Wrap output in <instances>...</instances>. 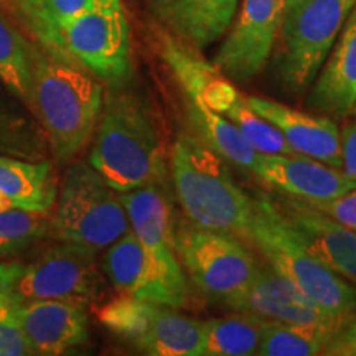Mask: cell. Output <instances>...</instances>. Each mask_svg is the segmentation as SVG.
I'll return each mask as SVG.
<instances>
[{
	"label": "cell",
	"instance_id": "cell-32",
	"mask_svg": "<svg viewBox=\"0 0 356 356\" xmlns=\"http://www.w3.org/2000/svg\"><path fill=\"white\" fill-rule=\"evenodd\" d=\"M341 170L356 180V122H348L340 131Z\"/></svg>",
	"mask_w": 356,
	"mask_h": 356
},
{
	"label": "cell",
	"instance_id": "cell-33",
	"mask_svg": "<svg viewBox=\"0 0 356 356\" xmlns=\"http://www.w3.org/2000/svg\"><path fill=\"white\" fill-rule=\"evenodd\" d=\"M0 2L6 3L10 10L15 12L25 22V25H29L35 10V0H0Z\"/></svg>",
	"mask_w": 356,
	"mask_h": 356
},
{
	"label": "cell",
	"instance_id": "cell-19",
	"mask_svg": "<svg viewBox=\"0 0 356 356\" xmlns=\"http://www.w3.org/2000/svg\"><path fill=\"white\" fill-rule=\"evenodd\" d=\"M239 0H150V8L163 30L203 50L220 40Z\"/></svg>",
	"mask_w": 356,
	"mask_h": 356
},
{
	"label": "cell",
	"instance_id": "cell-10",
	"mask_svg": "<svg viewBox=\"0 0 356 356\" xmlns=\"http://www.w3.org/2000/svg\"><path fill=\"white\" fill-rule=\"evenodd\" d=\"M61 51L102 81L118 86L132 74L129 24L121 7H96L60 29Z\"/></svg>",
	"mask_w": 356,
	"mask_h": 356
},
{
	"label": "cell",
	"instance_id": "cell-23",
	"mask_svg": "<svg viewBox=\"0 0 356 356\" xmlns=\"http://www.w3.org/2000/svg\"><path fill=\"white\" fill-rule=\"evenodd\" d=\"M264 318L241 314L210 318L203 322L200 356H252L257 355Z\"/></svg>",
	"mask_w": 356,
	"mask_h": 356
},
{
	"label": "cell",
	"instance_id": "cell-28",
	"mask_svg": "<svg viewBox=\"0 0 356 356\" xmlns=\"http://www.w3.org/2000/svg\"><path fill=\"white\" fill-rule=\"evenodd\" d=\"M50 233L53 225L48 213L0 211V257L20 254Z\"/></svg>",
	"mask_w": 356,
	"mask_h": 356
},
{
	"label": "cell",
	"instance_id": "cell-9",
	"mask_svg": "<svg viewBox=\"0 0 356 356\" xmlns=\"http://www.w3.org/2000/svg\"><path fill=\"white\" fill-rule=\"evenodd\" d=\"M97 318L114 335L152 356H200L202 320L185 317L172 307L119 296L97 309Z\"/></svg>",
	"mask_w": 356,
	"mask_h": 356
},
{
	"label": "cell",
	"instance_id": "cell-8",
	"mask_svg": "<svg viewBox=\"0 0 356 356\" xmlns=\"http://www.w3.org/2000/svg\"><path fill=\"white\" fill-rule=\"evenodd\" d=\"M175 251L191 282L208 299L225 305L241 293L259 270L241 239L190 221L175 226Z\"/></svg>",
	"mask_w": 356,
	"mask_h": 356
},
{
	"label": "cell",
	"instance_id": "cell-4",
	"mask_svg": "<svg viewBox=\"0 0 356 356\" xmlns=\"http://www.w3.org/2000/svg\"><path fill=\"white\" fill-rule=\"evenodd\" d=\"M252 203L249 243L267 264L338 322L345 325L356 318V287L312 254L274 200L261 195Z\"/></svg>",
	"mask_w": 356,
	"mask_h": 356
},
{
	"label": "cell",
	"instance_id": "cell-11",
	"mask_svg": "<svg viewBox=\"0 0 356 356\" xmlns=\"http://www.w3.org/2000/svg\"><path fill=\"white\" fill-rule=\"evenodd\" d=\"M104 273L115 291L140 300L184 309L188 304V279L180 262L168 264L155 257L129 231L106 251Z\"/></svg>",
	"mask_w": 356,
	"mask_h": 356
},
{
	"label": "cell",
	"instance_id": "cell-3",
	"mask_svg": "<svg viewBox=\"0 0 356 356\" xmlns=\"http://www.w3.org/2000/svg\"><path fill=\"white\" fill-rule=\"evenodd\" d=\"M168 167L190 222L249 243L254 203L231 178L225 159L198 137L181 134L172 145Z\"/></svg>",
	"mask_w": 356,
	"mask_h": 356
},
{
	"label": "cell",
	"instance_id": "cell-2",
	"mask_svg": "<svg viewBox=\"0 0 356 356\" xmlns=\"http://www.w3.org/2000/svg\"><path fill=\"white\" fill-rule=\"evenodd\" d=\"M89 163L118 193L165 180L162 134L144 101L114 91L104 97Z\"/></svg>",
	"mask_w": 356,
	"mask_h": 356
},
{
	"label": "cell",
	"instance_id": "cell-25",
	"mask_svg": "<svg viewBox=\"0 0 356 356\" xmlns=\"http://www.w3.org/2000/svg\"><path fill=\"white\" fill-rule=\"evenodd\" d=\"M338 330L320 325L287 323L264 320L257 355L261 356H315Z\"/></svg>",
	"mask_w": 356,
	"mask_h": 356
},
{
	"label": "cell",
	"instance_id": "cell-12",
	"mask_svg": "<svg viewBox=\"0 0 356 356\" xmlns=\"http://www.w3.org/2000/svg\"><path fill=\"white\" fill-rule=\"evenodd\" d=\"M286 0H243L241 12L218 50L215 65L238 83L261 73L273 53Z\"/></svg>",
	"mask_w": 356,
	"mask_h": 356
},
{
	"label": "cell",
	"instance_id": "cell-16",
	"mask_svg": "<svg viewBox=\"0 0 356 356\" xmlns=\"http://www.w3.org/2000/svg\"><path fill=\"white\" fill-rule=\"evenodd\" d=\"M304 246L328 269L356 284V231L315 210L302 200L275 202Z\"/></svg>",
	"mask_w": 356,
	"mask_h": 356
},
{
	"label": "cell",
	"instance_id": "cell-34",
	"mask_svg": "<svg viewBox=\"0 0 356 356\" xmlns=\"http://www.w3.org/2000/svg\"><path fill=\"white\" fill-rule=\"evenodd\" d=\"M353 113L356 114V102H355V106H353Z\"/></svg>",
	"mask_w": 356,
	"mask_h": 356
},
{
	"label": "cell",
	"instance_id": "cell-27",
	"mask_svg": "<svg viewBox=\"0 0 356 356\" xmlns=\"http://www.w3.org/2000/svg\"><path fill=\"white\" fill-rule=\"evenodd\" d=\"M121 6V0H35L33 15L26 26L43 48L63 53L60 48V29L66 22L91 8Z\"/></svg>",
	"mask_w": 356,
	"mask_h": 356
},
{
	"label": "cell",
	"instance_id": "cell-5",
	"mask_svg": "<svg viewBox=\"0 0 356 356\" xmlns=\"http://www.w3.org/2000/svg\"><path fill=\"white\" fill-rule=\"evenodd\" d=\"M51 225L61 241L92 252L108 249L131 231L119 193L88 162H74L66 170Z\"/></svg>",
	"mask_w": 356,
	"mask_h": 356
},
{
	"label": "cell",
	"instance_id": "cell-30",
	"mask_svg": "<svg viewBox=\"0 0 356 356\" xmlns=\"http://www.w3.org/2000/svg\"><path fill=\"white\" fill-rule=\"evenodd\" d=\"M315 210L325 213L327 216L348 226V228L356 231V190L348 191L341 197L328 200V202L320 203H309Z\"/></svg>",
	"mask_w": 356,
	"mask_h": 356
},
{
	"label": "cell",
	"instance_id": "cell-31",
	"mask_svg": "<svg viewBox=\"0 0 356 356\" xmlns=\"http://www.w3.org/2000/svg\"><path fill=\"white\" fill-rule=\"evenodd\" d=\"M325 356H356V318L338 330L322 351Z\"/></svg>",
	"mask_w": 356,
	"mask_h": 356
},
{
	"label": "cell",
	"instance_id": "cell-22",
	"mask_svg": "<svg viewBox=\"0 0 356 356\" xmlns=\"http://www.w3.org/2000/svg\"><path fill=\"white\" fill-rule=\"evenodd\" d=\"M186 99V113L191 127L211 150L236 167L251 172L257 159V150L244 139L243 134L221 114L215 113L198 99Z\"/></svg>",
	"mask_w": 356,
	"mask_h": 356
},
{
	"label": "cell",
	"instance_id": "cell-15",
	"mask_svg": "<svg viewBox=\"0 0 356 356\" xmlns=\"http://www.w3.org/2000/svg\"><path fill=\"white\" fill-rule=\"evenodd\" d=\"M226 307L264 320L320 325L330 327L333 330H340L343 327V323L325 314L299 287L275 273L270 266H259L251 284L241 293L233 297Z\"/></svg>",
	"mask_w": 356,
	"mask_h": 356
},
{
	"label": "cell",
	"instance_id": "cell-13",
	"mask_svg": "<svg viewBox=\"0 0 356 356\" xmlns=\"http://www.w3.org/2000/svg\"><path fill=\"white\" fill-rule=\"evenodd\" d=\"M252 175L270 188L305 203H320L356 190V180L320 160L299 154H257Z\"/></svg>",
	"mask_w": 356,
	"mask_h": 356
},
{
	"label": "cell",
	"instance_id": "cell-20",
	"mask_svg": "<svg viewBox=\"0 0 356 356\" xmlns=\"http://www.w3.org/2000/svg\"><path fill=\"white\" fill-rule=\"evenodd\" d=\"M322 65L320 76L310 95V106L322 113L350 114L356 102V6Z\"/></svg>",
	"mask_w": 356,
	"mask_h": 356
},
{
	"label": "cell",
	"instance_id": "cell-6",
	"mask_svg": "<svg viewBox=\"0 0 356 356\" xmlns=\"http://www.w3.org/2000/svg\"><path fill=\"white\" fill-rule=\"evenodd\" d=\"M356 0H286L275 70L284 86L309 88L332 51Z\"/></svg>",
	"mask_w": 356,
	"mask_h": 356
},
{
	"label": "cell",
	"instance_id": "cell-24",
	"mask_svg": "<svg viewBox=\"0 0 356 356\" xmlns=\"http://www.w3.org/2000/svg\"><path fill=\"white\" fill-rule=\"evenodd\" d=\"M47 149V139L35 115L13 101V95L0 92V155L44 160Z\"/></svg>",
	"mask_w": 356,
	"mask_h": 356
},
{
	"label": "cell",
	"instance_id": "cell-18",
	"mask_svg": "<svg viewBox=\"0 0 356 356\" xmlns=\"http://www.w3.org/2000/svg\"><path fill=\"white\" fill-rule=\"evenodd\" d=\"M126 208L129 226L137 239L157 259L177 264L175 215L163 181L119 193Z\"/></svg>",
	"mask_w": 356,
	"mask_h": 356
},
{
	"label": "cell",
	"instance_id": "cell-26",
	"mask_svg": "<svg viewBox=\"0 0 356 356\" xmlns=\"http://www.w3.org/2000/svg\"><path fill=\"white\" fill-rule=\"evenodd\" d=\"M35 47L0 12V81L17 99L29 106Z\"/></svg>",
	"mask_w": 356,
	"mask_h": 356
},
{
	"label": "cell",
	"instance_id": "cell-29",
	"mask_svg": "<svg viewBox=\"0 0 356 356\" xmlns=\"http://www.w3.org/2000/svg\"><path fill=\"white\" fill-rule=\"evenodd\" d=\"M17 305L19 302L0 289V356L29 355L17 318Z\"/></svg>",
	"mask_w": 356,
	"mask_h": 356
},
{
	"label": "cell",
	"instance_id": "cell-17",
	"mask_svg": "<svg viewBox=\"0 0 356 356\" xmlns=\"http://www.w3.org/2000/svg\"><path fill=\"white\" fill-rule=\"evenodd\" d=\"M246 102L282 134L293 152L341 168L340 129L330 118L300 113L262 96H246Z\"/></svg>",
	"mask_w": 356,
	"mask_h": 356
},
{
	"label": "cell",
	"instance_id": "cell-14",
	"mask_svg": "<svg viewBox=\"0 0 356 356\" xmlns=\"http://www.w3.org/2000/svg\"><path fill=\"white\" fill-rule=\"evenodd\" d=\"M17 318L29 355H63L88 341L86 302L70 299L19 302Z\"/></svg>",
	"mask_w": 356,
	"mask_h": 356
},
{
	"label": "cell",
	"instance_id": "cell-21",
	"mask_svg": "<svg viewBox=\"0 0 356 356\" xmlns=\"http://www.w3.org/2000/svg\"><path fill=\"white\" fill-rule=\"evenodd\" d=\"M58 184L51 163L0 155V211L48 213L55 207Z\"/></svg>",
	"mask_w": 356,
	"mask_h": 356
},
{
	"label": "cell",
	"instance_id": "cell-7",
	"mask_svg": "<svg viewBox=\"0 0 356 356\" xmlns=\"http://www.w3.org/2000/svg\"><path fill=\"white\" fill-rule=\"evenodd\" d=\"M91 249L65 243L30 261L0 262V289L13 300L70 299L99 296L102 279Z\"/></svg>",
	"mask_w": 356,
	"mask_h": 356
},
{
	"label": "cell",
	"instance_id": "cell-1",
	"mask_svg": "<svg viewBox=\"0 0 356 356\" xmlns=\"http://www.w3.org/2000/svg\"><path fill=\"white\" fill-rule=\"evenodd\" d=\"M104 89L70 55L35 47L29 109L56 162L74 159L95 136Z\"/></svg>",
	"mask_w": 356,
	"mask_h": 356
}]
</instances>
